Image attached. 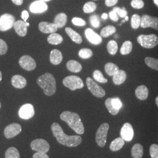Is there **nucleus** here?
<instances>
[{
    "mask_svg": "<svg viewBox=\"0 0 158 158\" xmlns=\"http://www.w3.org/2000/svg\"><path fill=\"white\" fill-rule=\"evenodd\" d=\"M41 1H44V2H46V1H51V0H41Z\"/></svg>",
    "mask_w": 158,
    "mask_h": 158,
    "instance_id": "57",
    "label": "nucleus"
},
{
    "mask_svg": "<svg viewBox=\"0 0 158 158\" xmlns=\"http://www.w3.org/2000/svg\"><path fill=\"white\" fill-rule=\"evenodd\" d=\"M66 66L69 70L73 73H79L82 69V66L81 64L74 60H71L68 62Z\"/></svg>",
    "mask_w": 158,
    "mask_h": 158,
    "instance_id": "26",
    "label": "nucleus"
},
{
    "mask_svg": "<svg viewBox=\"0 0 158 158\" xmlns=\"http://www.w3.org/2000/svg\"><path fill=\"white\" fill-rule=\"evenodd\" d=\"M32 150L38 152L47 153L49 151L50 145L48 142L43 139H36L31 143Z\"/></svg>",
    "mask_w": 158,
    "mask_h": 158,
    "instance_id": "9",
    "label": "nucleus"
},
{
    "mask_svg": "<svg viewBox=\"0 0 158 158\" xmlns=\"http://www.w3.org/2000/svg\"><path fill=\"white\" fill-rule=\"evenodd\" d=\"M33 158H49V156L45 153H35L33 155Z\"/></svg>",
    "mask_w": 158,
    "mask_h": 158,
    "instance_id": "48",
    "label": "nucleus"
},
{
    "mask_svg": "<svg viewBox=\"0 0 158 158\" xmlns=\"http://www.w3.org/2000/svg\"><path fill=\"white\" fill-rule=\"evenodd\" d=\"M63 84L72 91L82 89L84 87L83 80L76 76H67L63 79Z\"/></svg>",
    "mask_w": 158,
    "mask_h": 158,
    "instance_id": "5",
    "label": "nucleus"
},
{
    "mask_svg": "<svg viewBox=\"0 0 158 158\" xmlns=\"http://www.w3.org/2000/svg\"><path fill=\"white\" fill-rule=\"evenodd\" d=\"M63 56L61 52L57 49L51 51L50 54V61L54 65H57L62 62Z\"/></svg>",
    "mask_w": 158,
    "mask_h": 158,
    "instance_id": "20",
    "label": "nucleus"
},
{
    "mask_svg": "<svg viewBox=\"0 0 158 158\" xmlns=\"http://www.w3.org/2000/svg\"><path fill=\"white\" fill-rule=\"evenodd\" d=\"M40 31L45 34H52L55 33L58 28L54 23L48 22H41L39 24Z\"/></svg>",
    "mask_w": 158,
    "mask_h": 158,
    "instance_id": "17",
    "label": "nucleus"
},
{
    "mask_svg": "<svg viewBox=\"0 0 158 158\" xmlns=\"http://www.w3.org/2000/svg\"><path fill=\"white\" fill-rule=\"evenodd\" d=\"M109 17L113 21H117L119 19L118 15L114 11H111L109 12Z\"/></svg>",
    "mask_w": 158,
    "mask_h": 158,
    "instance_id": "47",
    "label": "nucleus"
},
{
    "mask_svg": "<svg viewBox=\"0 0 158 158\" xmlns=\"http://www.w3.org/2000/svg\"><path fill=\"white\" fill-rule=\"evenodd\" d=\"M15 22V17L10 14H5L0 17V31H6L12 28Z\"/></svg>",
    "mask_w": 158,
    "mask_h": 158,
    "instance_id": "8",
    "label": "nucleus"
},
{
    "mask_svg": "<svg viewBox=\"0 0 158 158\" xmlns=\"http://www.w3.org/2000/svg\"><path fill=\"white\" fill-rule=\"evenodd\" d=\"M21 17H22V18L23 19V21L27 23V19H28L29 18L28 12L27 11H25V10L23 11V12H22V14H21Z\"/></svg>",
    "mask_w": 158,
    "mask_h": 158,
    "instance_id": "50",
    "label": "nucleus"
},
{
    "mask_svg": "<svg viewBox=\"0 0 158 158\" xmlns=\"http://www.w3.org/2000/svg\"><path fill=\"white\" fill-rule=\"evenodd\" d=\"M93 76L94 79L97 82H99L101 83H106L108 82L107 79H106L104 77L102 72L98 70H96L93 72Z\"/></svg>",
    "mask_w": 158,
    "mask_h": 158,
    "instance_id": "36",
    "label": "nucleus"
},
{
    "mask_svg": "<svg viewBox=\"0 0 158 158\" xmlns=\"http://www.w3.org/2000/svg\"><path fill=\"white\" fill-rule=\"evenodd\" d=\"M13 27L15 29L16 33L20 36H25L27 34L28 27L26 24V23L23 21L18 20L17 21H15Z\"/></svg>",
    "mask_w": 158,
    "mask_h": 158,
    "instance_id": "18",
    "label": "nucleus"
},
{
    "mask_svg": "<svg viewBox=\"0 0 158 158\" xmlns=\"http://www.w3.org/2000/svg\"><path fill=\"white\" fill-rule=\"evenodd\" d=\"M116 28L113 25H108L102 29L100 35L102 38H107L116 32Z\"/></svg>",
    "mask_w": 158,
    "mask_h": 158,
    "instance_id": "30",
    "label": "nucleus"
},
{
    "mask_svg": "<svg viewBox=\"0 0 158 158\" xmlns=\"http://www.w3.org/2000/svg\"><path fill=\"white\" fill-rule=\"evenodd\" d=\"M12 2L17 5V6H21L23 4V0H11Z\"/></svg>",
    "mask_w": 158,
    "mask_h": 158,
    "instance_id": "51",
    "label": "nucleus"
},
{
    "mask_svg": "<svg viewBox=\"0 0 158 158\" xmlns=\"http://www.w3.org/2000/svg\"><path fill=\"white\" fill-rule=\"evenodd\" d=\"M111 102L113 107L118 110H119L123 107L122 102L118 98H111Z\"/></svg>",
    "mask_w": 158,
    "mask_h": 158,
    "instance_id": "45",
    "label": "nucleus"
},
{
    "mask_svg": "<svg viewBox=\"0 0 158 158\" xmlns=\"http://www.w3.org/2000/svg\"><path fill=\"white\" fill-rule=\"evenodd\" d=\"M145 62L148 67L158 71V59H157L147 57L145 59Z\"/></svg>",
    "mask_w": 158,
    "mask_h": 158,
    "instance_id": "32",
    "label": "nucleus"
},
{
    "mask_svg": "<svg viewBox=\"0 0 158 158\" xmlns=\"http://www.w3.org/2000/svg\"><path fill=\"white\" fill-rule=\"evenodd\" d=\"M8 51V46L4 40L0 39V55H5Z\"/></svg>",
    "mask_w": 158,
    "mask_h": 158,
    "instance_id": "46",
    "label": "nucleus"
},
{
    "mask_svg": "<svg viewBox=\"0 0 158 158\" xmlns=\"http://www.w3.org/2000/svg\"><path fill=\"white\" fill-rule=\"evenodd\" d=\"M86 85L91 93L97 97L102 98L106 95L105 90L90 77H87L86 79Z\"/></svg>",
    "mask_w": 158,
    "mask_h": 158,
    "instance_id": "7",
    "label": "nucleus"
},
{
    "mask_svg": "<svg viewBox=\"0 0 158 158\" xmlns=\"http://www.w3.org/2000/svg\"><path fill=\"white\" fill-rule=\"evenodd\" d=\"M102 19H107L108 18V14H106V13H104V14H102Z\"/></svg>",
    "mask_w": 158,
    "mask_h": 158,
    "instance_id": "52",
    "label": "nucleus"
},
{
    "mask_svg": "<svg viewBox=\"0 0 158 158\" xmlns=\"http://www.w3.org/2000/svg\"><path fill=\"white\" fill-rule=\"evenodd\" d=\"M125 141L122 138H117L111 142L110 149L111 151L116 152L120 150L124 145Z\"/></svg>",
    "mask_w": 158,
    "mask_h": 158,
    "instance_id": "25",
    "label": "nucleus"
},
{
    "mask_svg": "<svg viewBox=\"0 0 158 158\" xmlns=\"http://www.w3.org/2000/svg\"><path fill=\"white\" fill-rule=\"evenodd\" d=\"M97 9L96 3L92 1H89L86 2L83 6V11L86 14H89L95 11Z\"/></svg>",
    "mask_w": 158,
    "mask_h": 158,
    "instance_id": "35",
    "label": "nucleus"
},
{
    "mask_svg": "<svg viewBox=\"0 0 158 158\" xmlns=\"http://www.w3.org/2000/svg\"><path fill=\"white\" fill-rule=\"evenodd\" d=\"M141 17L138 14H134L131 17V24L132 28L134 29H138L141 26Z\"/></svg>",
    "mask_w": 158,
    "mask_h": 158,
    "instance_id": "37",
    "label": "nucleus"
},
{
    "mask_svg": "<svg viewBox=\"0 0 158 158\" xmlns=\"http://www.w3.org/2000/svg\"><path fill=\"white\" fill-rule=\"evenodd\" d=\"M51 130L57 142L63 145L68 147H76L79 145L82 141V138L80 136L66 135L60 125L56 123L52 124Z\"/></svg>",
    "mask_w": 158,
    "mask_h": 158,
    "instance_id": "1",
    "label": "nucleus"
},
{
    "mask_svg": "<svg viewBox=\"0 0 158 158\" xmlns=\"http://www.w3.org/2000/svg\"><path fill=\"white\" fill-rule=\"evenodd\" d=\"M72 23L74 25L79 27H83L86 25V22L84 19L77 17H74L72 19Z\"/></svg>",
    "mask_w": 158,
    "mask_h": 158,
    "instance_id": "44",
    "label": "nucleus"
},
{
    "mask_svg": "<svg viewBox=\"0 0 158 158\" xmlns=\"http://www.w3.org/2000/svg\"><path fill=\"white\" fill-rule=\"evenodd\" d=\"M149 94V91L147 86L141 85L138 86L135 90V95L136 97L141 100H145L147 99Z\"/></svg>",
    "mask_w": 158,
    "mask_h": 158,
    "instance_id": "21",
    "label": "nucleus"
},
{
    "mask_svg": "<svg viewBox=\"0 0 158 158\" xmlns=\"http://www.w3.org/2000/svg\"><path fill=\"white\" fill-rule=\"evenodd\" d=\"M155 102H156V105H157V106L158 107V96L155 99Z\"/></svg>",
    "mask_w": 158,
    "mask_h": 158,
    "instance_id": "54",
    "label": "nucleus"
},
{
    "mask_svg": "<svg viewBox=\"0 0 158 158\" xmlns=\"http://www.w3.org/2000/svg\"><path fill=\"white\" fill-rule=\"evenodd\" d=\"M90 22L91 25L95 28H99L100 26V18L97 15H93L90 17Z\"/></svg>",
    "mask_w": 158,
    "mask_h": 158,
    "instance_id": "40",
    "label": "nucleus"
},
{
    "mask_svg": "<svg viewBox=\"0 0 158 158\" xmlns=\"http://www.w3.org/2000/svg\"><path fill=\"white\" fill-rule=\"evenodd\" d=\"M131 154L134 158H142L143 154V148L139 143H136L131 149Z\"/></svg>",
    "mask_w": 158,
    "mask_h": 158,
    "instance_id": "27",
    "label": "nucleus"
},
{
    "mask_svg": "<svg viewBox=\"0 0 158 158\" xmlns=\"http://www.w3.org/2000/svg\"><path fill=\"white\" fill-rule=\"evenodd\" d=\"M113 11L115 12L118 15V17L121 18H125L128 14V12L125 7H123L122 8H121L118 6H115L113 8Z\"/></svg>",
    "mask_w": 158,
    "mask_h": 158,
    "instance_id": "41",
    "label": "nucleus"
},
{
    "mask_svg": "<svg viewBox=\"0 0 158 158\" xmlns=\"http://www.w3.org/2000/svg\"><path fill=\"white\" fill-rule=\"evenodd\" d=\"M118 0H105V4L107 6H113L116 5Z\"/></svg>",
    "mask_w": 158,
    "mask_h": 158,
    "instance_id": "49",
    "label": "nucleus"
},
{
    "mask_svg": "<svg viewBox=\"0 0 158 158\" xmlns=\"http://www.w3.org/2000/svg\"><path fill=\"white\" fill-rule=\"evenodd\" d=\"M68 17L64 13H60L57 14L54 20V23L58 28L63 27L67 23Z\"/></svg>",
    "mask_w": 158,
    "mask_h": 158,
    "instance_id": "23",
    "label": "nucleus"
},
{
    "mask_svg": "<svg viewBox=\"0 0 158 158\" xmlns=\"http://www.w3.org/2000/svg\"><path fill=\"white\" fill-rule=\"evenodd\" d=\"M19 116L23 119H29L32 118L35 115L34 106L31 104L23 105L19 110Z\"/></svg>",
    "mask_w": 158,
    "mask_h": 158,
    "instance_id": "11",
    "label": "nucleus"
},
{
    "mask_svg": "<svg viewBox=\"0 0 158 158\" xmlns=\"http://www.w3.org/2000/svg\"><path fill=\"white\" fill-rule=\"evenodd\" d=\"M2 73L0 71V81L2 80Z\"/></svg>",
    "mask_w": 158,
    "mask_h": 158,
    "instance_id": "56",
    "label": "nucleus"
},
{
    "mask_svg": "<svg viewBox=\"0 0 158 158\" xmlns=\"http://www.w3.org/2000/svg\"><path fill=\"white\" fill-rule=\"evenodd\" d=\"M137 41L143 48L152 49L158 45V37L155 34L140 35L137 38Z\"/></svg>",
    "mask_w": 158,
    "mask_h": 158,
    "instance_id": "4",
    "label": "nucleus"
},
{
    "mask_svg": "<svg viewBox=\"0 0 158 158\" xmlns=\"http://www.w3.org/2000/svg\"><path fill=\"white\" fill-rule=\"evenodd\" d=\"M149 152L151 158H158V145L152 144L149 149Z\"/></svg>",
    "mask_w": 158,
    "mask_h": 158,
    "instance_id": "43",
    "label": "nucleus"
},
{
    "mask_svg": "<svg viewBox=\"0 0 158 158\" xmlns=\"http://www.w3.org/2000/svg\"><path fill=\"white\" fill-rule=\"evenodd\" d=\"M65 31H66V34L69 35V36L71 38V40L74 41V42H76L78 44H80L82 42L83 40H82L81 36L77 32L74 31L73 29L67 27L65 28Z\"/></svg>",
    "mask_w": 158,
    "mask_h": 158,
    "instance_id": "24",
    "label": "nucleus"
},
{
    "mask_svg": "<svg viewBox=\"0 0 158 158\" xmlns=\"http://www.w3.org/2000/svg\"><path fill=\"white\" fill-rule=\"evenodd\" d=\"M60 119L65 121L69 126L77 134L81 135L85 132V128L79 115L76 113L66 111L60 115Z\"/></svg>",
    "mask_w": 158,
    "mask_h": 158,
    "instance_id": "2",
    "label": "nucleus"
},
{
    "mask_svg": "<svg viewBox=\"0 0 158 158\" xmlns=\"http://www.w3.org/2000/svg\"><path fill=\"white\" fill-rule=\"evenodd\" d=\"M1 107V102H0V108Z\"/></svg>",
    "mask_w": 158,
    "mask_h": 158,
    "instance_id": "58",
    "label": "nucleus"
},
{
    "mask_svg": "<svg viewBox=\"0 0 158 158\" xmlns=\"http://www.w3.org/2000/svg\"><path fill=\"white\" fill-rule=\"evenodd\" d=\"M107 51L108 53L112 55H114L117 53L118 51V44L116 41L111 40L108 42L107 46Z\"/></svg>",
    "mask_w": 158,
    "mask_h": 158,
    "instance_id": "33",
    "label": "nucleus"
},
{
    "mask_svg": "<svg viewBox=\"0 0 158 158\" xmlns=\"http://www.w3.org/2000/svg\"><path fill=\"white\" fill-rule=\"evenodd\" d=\"M62 36L60 34L52 33L48 38V42L51 45H59L63 42Z\"/></svg>",
    "mask_w": 158,
    "mask_h": 158,
    "instance_id": "28",
    "label": "nucleus"
},
{
    "mask_svg": "<svg viewBox=\"0 0 158 158\" xmlns=\"http://www.w3.org/2000/svg\"><path fill=\"white\" fill-rule=\"evenodd\" d=\"M127 76V73L124 70H119L118 72L113 76V82L115 85H122L126 80Z\"/></svg>",
    "mask_w": 158,
    "mask_h": 158,
    "instance_id": "22",
    "label": "nucleus"
},
{
    "mask_svg": "<svg viewBox=\"0 0 158 158\" xmlns=\"http://www.w3.org/2000/svg\"><path fill=\"white\" fill-rule=\"evenodd\" d=\"M37 83L42 88L46 96L53 95L56 90V83L54 76L46 73L40 76L37 79Z\"/></svg>",
    "mask_w": 158,
    "mask_h": 158,
    "instance_id": "3",
    "label": "nucleus"
},
{
    "mask_svg": "<svg viewBox=\"0 0 158 158\" xmlns=\"http://www.w3.org/2000/svg\"><path fill=\"white\" fill-rule=\"evenodd\" d=\"M22 131L21 125L17 123H12L8 125L4 130V135L7 139H10L18 135Z\"/></svg>",
    "mask_w": 158,
    "mask_h": 158,
    "instance_id": "14",
    "label": "nucleus"
},
{
    "mask_svg": "<svg viewBox=\"0 0 158 158\" xmlns=\"http://www.w3.org/2000/svg\"><path fill=\"white\" fill-rule=\"evenodd\" d=\"M131 6L135 9H141L144 6V2L143 0H132Z\"/></svg>",
    "mask_w": 158,
    "mask_h": 158,
    "instance_id": "42",
    "label": "nucleus"
},
{
    "mask_svg": "<svg viewBox=\"0 0 158 158\" xmlns=\"http://www.w3.org/2000/svg\"><path fill=\"white\" fill-rule=\"evenodd\" d=\"M85 35L88 40L93 45H98L102 42V36L95 32L92 29H86L85 31Z\"/></svg>",
    "mask_w": 158,
    "mask_h": 158,
    "instance_id": "16",
    "label": "nucleus"
},
{
    "mask_svg": "<svg viewBox=\"0 0 158 158\" xmlns=\"http://www.w3.org/2000/svg\"><path fill=\"white\" fill-rule=\"evenodd\" d=\"M95 1H96V0H95Z\"/></svg>",
    "mask_w": 158,
    "mask_h": 158,
    "instance_id": "59",
    "label": "nucleus"
},
{
    "mask_svg": "<svg viewBox=\"0 0 158 158\" xmlns=\"http://www.w3.org/2000/svg\"><path fill=\"white\" fill-rule=\"evenodd\" d=\"M11 83L17 89H23L27 85V81L22 76L15 75L12 77Z\"/></svg>",
    "mask_w": 158,
    "mask_h": 158,
    "instance_id": "19",
    "label": "nucleus"
},
{
    "mask_svg": "<svg viewBox=\"0 0 158 158\" xmlns=\"http://www.w3.org/2000/svg\"><path fill=\"white\" fill-rule=\"evenodd\" d=\"M153 2L158 6V0H153Z\"/></svg>",
    "mask_w": 158,
    "mask_h": 158,
    "instance_id": "53",
    "label": "nucleus"
},
{
    "mask_svg": "<svg viewBox=\"0 0 158 158\" xmlns=\"http://www.w3.org/2000/svg\"><path fill=\"white\" fill-rule=\"evenodd\" d=\"M110 126L107 123L101 125L97 131L96 135V141L97 145L100 147H104L107 142V136Z\"/></svg>",
    "mask_w": 158,
    "mask_h": 158,
    "instance_id": "6",
    "label": "nucleus"
},
{
    "mask_svg": "<svg viewBox=\"0 0 158 158\" xmlns=\"http://www.w3.org/2000/svg\"><path fill=\"white\" fill-rule=\"evenodd\" d=\"M48 8L45 2L41 0L36 1L32 2L29 6V10L35 14H41L47 11Z\"/></svg>",
    "mask_w": 158,
    "mask_h": 158,
    "instance_id": "15",
    "label": "nucleus"
},
{
    "mask_svg": "<svg viewBox=\"0 0 158 158\" xmlns=\"http://www.w3.org/2000/svg\"><path fill=\"white\" fill-rule=\"evenodd\" d=\"M105 71L108 76H113L115 74L117 73L119 71V68L113 63H107L105 65Z\"/></svg>",
    "mask_w": 158,
    "mask_h": 158,
    "instance_id": "29",
    "label": "nucleus"
},
{
    "mask_svg": "<svg viewBox=\"0 0 158 158\" xmlns=\"http://www.w3.org/2000/svg\"><path fill=\"white\" fill-rule=\"evenodd\" d=\"M19 63L21 68L28 71L33 70L36 66V64L34 59L28 55H24L21 57L19 59Z\"/></svg>",
    "mask_w": 158,
    "mask_h": 158,
    "instance_id": "12",
    "label": "nucleus"
},
{
    "mask_svg": "<svg viewBox=\"0 0 158 158\" xmlns=\"http://www.w3.org/2000/svg\"><path fill=\"white\" fill-rule=\"evenodd\" d=\"M19 153L16 148L11 147L6 151V158H19Z\"/></svg>",
    "mask_w": 158,
    "mask_h": 158,
    "instance_id": "34",
    "label": "nucleus"
},
{
    "mask_svg": "<svg viewBox=\"0 0 158 158\" xmlns=\"http://www.w3.org/2000/svg\"><path fill=\"white\" fill-rule=\"evenodd\" d=\"M121 138L125 141L130 142L132 141L134 135V129L132 126L128 123H126L123 125L120 131Z\"/></svg>",
    "mask_w": 158,
    "mask_h": 158,
    "instance_id": "13",
    "label": "nucleus"
},
{
    "mask_svg": "<svg viewBox=\"0 0 158 158\" xmlns=\"http://www.w3.org/2000/svg\"><path fill=\"white\" fill-rule=\"evenodd\" d=\"M140 27L142 28H152L158 30V17H152L147 14L142 15Z\"/></svg>",
    "mask_w": 158,
    "mask_h": 158,
    "instance_id": "10",
    "label": "nucleus"
},
{
    "mask_svg": "<svg viewBox=\"0 0 158 158\" xmlns=\"http://www.w3.org/2000/svg\"><path fill=\"white\" fill-rule=\"evenodd\" d=\"M128 19H129V17H128L127 15L125 17V21H128Z\"/></svg>",
    "mask_w": 158,
    "mask_h": 158,
    "instance_id": "55",
    "label": "nucleus"
},
{
    "mask_svg": "<svg viewBox=\"0 0 158 158\" xmlns=\"http://www.w3.org/2000/svg\"><path fill=\"white\" fill-rule=\"evenodd\" d=\"M79 55L81 58L84 59H89L93 56V51L90 49L87 48L81 49L79 52Z\"/></svg>",
    "mask_w": 158,
    "mask_h": 158,
    "instance_id": "39",
    "label": "nucleus"
},
{
    "mask_svg": "<svg viewBox=\"0 0 158 158\" xmlns=\"http://www.w3.org/2000/svg\"><path fill=\"white\" fill-rule=\"evenodd\" d=\"M105 104H106V106L107 108L108 111L113 115H116L119 113V110L115 109L113 107L112 102H111V98H107L105 102Z\"/></svg>",
    "mask_w": 158,
    "mask_h": 158,
    "instance_id": "38",
    "label": "nucleus"
},
{
    "mask_svg": "<svg viewBox=\"0 0 158 158\" xmlns=\"http://www.w3.org/2000/svg\"><path fill=\"white\" fill-rule=\"evenodd\" d=\"M132 49V44L130 40H127L121 46L120 49V53L123 55H127L131 53Z\"/></svg>",
    "mask_w": 158,
    "mask_h": 158,
    "instance_id": "31",
    "label": "nucleus"
}]
</instances>
